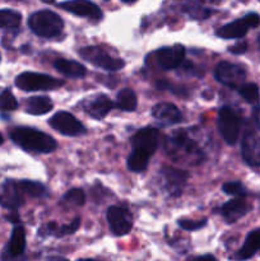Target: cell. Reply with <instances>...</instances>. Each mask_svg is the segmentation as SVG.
Returning a JSON list of instances; mask_svg holds the SVG:
<instances>
[{"mask_svg":"<svg viewBox=\"0 0 260 261\" xmlns=\"http://www.w3.org/2000/svg\"><path fill=\"white\" fill-rule=\"evenodd\" d=\"M160 132L155 127H144L135 133L130 139L132 154L127 158V168L132 172H143L147 170L150 157L158 148Z\"/></svg>","mask_w":260,"mask_h":261,"instance_id":"1","label":"cell"},{"mask_svg":"<svg viewBox=\"0 0 260 261\" xmlns=\"http://www.w3.org/2000/svg\"><path fill=\"white\" fill-rule=\"evenodd\" d=\"M165 150L173 162L184 166H198L204 160L201 148L184 130H177L166 138Z\"/></svg>","mask_w":260,"mask_h":261,"instance_id":"2","label":"cell"},{"mask_svg":"<svg viewBox=\"0 0 260 261\" xmlns=\"http://www.w3.org/2000/svg\"><path fill=\"white\" fill-rule=\"evenodd\" d=\"M10 139L28 152L50 153L58 147L55 139L41 130L33 127L19 126L10 132Z\"/></svg>","mask_w":260,"mask_h":261,"instance_id":"3","label":"cell"},{"mask_svg":"<svg viewBox=\"0 0 260 261\" xmlns=\"http://www.w3.org/2000/svg\"><path fill=\"white\" fill-rule=\"evenodd\" d=\"M242 160L250 167H260V120L259 106L254 107L251 122L246 127L241 142Z\"/></svg>","mask_w":260,"mask_h":261,"instance_id":"4","label":"cell"},{"mask_svg":"<svg viewBox=\"0 0 260 261\" xmlns=\"http://www.w3.org/2000/svg\"><path fill=\"white\" fill-rule=\"evenodd\" d=\"M28 25L35 35L43 38L59 36L64 28L61 17L51 10H40L28 18Z\"/></svg>","mask_w":260,"mask_h":261,"instance_id":"5","label":"cell"},{"mask_svg":"<svg viewBox=\"0 0 260 261\" xmlns=\"http://www.w3.org/2000/svg\"><path fill=\"white\" fill-rule=\"evenodd\" d=\"M64 81L47 74L24 71L15 78V86L24 92L36 91H54L64 86Z\"/></svg>","mask_w":260,"mask_h":261,"instance_id":"6","label":"cell"},{"mask_svg":"<svg viewBox=\"0 0 260 261\" xmlns=\"http://www.w3.org/2000/svg\"><path fill=\"white\" fill-rule=\"evenodd\" d=\"M217 126L221 137L228 145H235L241 132V119L232 107L224 106L219 110Z\"/></svg>","mask_w":260,"mask_h":261,"instance_id":"7","label":"cell"},{"mask_svg":"<svg viewBox=\"0 0 260 261\" xmlns=\"http://www.w3.org/2000/svg\"><path fill=\"white\" fill-rule=\"evenodd\" d=\"M79 55L93 66L106 71L121 70L125 65L122 59L114 58L98 46H86L79 50Z\"/></svg>","mask_w":260,"mask_h":261,"instance_id":"8","label":"cell"},{"mask_svg":"<svg viewBox=\"0 0 260 261\" xmlns=\"http://www.w3.org/2000/svg\"><path fill=\"white\" fill-rule=\"evenodd\" d=\"M260 24V15L256 13H249L244 18L233 20L231 23L222 25L217 31V36L224 40L232 38H242L247 33L250 28H255Z\"/></svg>","mask_w":260,"mask_h":261,"instance_id":"9","label":"cell"},{"mask_svg":"<svg viewBox=\"0 0 260 261\" xmlns=\"http://www.w3.org/2000/svg\"><path fill=\"white\" fill-rule=\"evenodd\" d=\"M214 76L223 86L231 89H239L246 79V71L237 64L221 61L214 69Z\"/></svg>","mask_w":260,"mask_h":261,"instance_id":"10","label":"cell"},{"mask_svg":"<svg viewBox=\"0 0 260 261\" xmlns=\"http://www.w3.org/2000/svg\"><path fill=\"white\" fill-rule=\"evenodd\" d=\"M48 124L54 130L66 137H81L87 133L84 125L68 111L56 112L48 120Z\"/></svg>","mask_w":260,"mask_h":261,"instance_id":"11","label":"cell"},{"mask_svg":"<svg viewBox=\"0 0 260 261\" xmlns=\"http://www.w3.org/2000/svg\"><path fill=\"white\" fill-rule=\"evenodd\" d=\"M106 217L110 229L115 236H125L132 231L133 218L127 209L122 208V206L112 205L107 209Z\"/></svg>","mask_w":260,"mask_h":261,"instance_id":"12","label":"cell"},{"mask_svg":"<svg viewBox=\"0 0 260 261\" xmlns=\"http://www.w3.org/2000/svg\"><path fill=\"white\" fill-rule=\"evenodd\" d=\"M161 177L163 181V188L172 198H177L183 194L184 186L189 178V173L184 170L163 166L161 170Z\"/></svg>","mask_w":260,"mask_h":261,"instance_id":"13","label":"cell"},{"mask_svg":"<svg viewBox=\"0 0 260 261\" xmlns=\"http://www.w3.org/2000/svg\"><path fill=\"white\" fill-rule=\"evenodd\" d=\"M24 194L20 191L17 181L7 180L0 184V205L5 209L17 211L24 204Z\"/></svg>","mask_w":260,"mask_h":261,"instance_id":"14","label":"cell"},{"mask_svg":"<svg viewBox=\"0 0 260 261\" xmlns=\"http://www.w3.org/2000/svg\"><path fill=\"white\" fill-rule=\"evenodd\" d=\"M186 50L183 45H173L157 51L158 66L163 70L177 69L185 60Z\"/></svg>","mask_w":260,"mask_h":261,"instance_id":"15","label":"cell"},{"mask_svg":"<svg viewBox=\"0 0 260 261\" xmlns=\"http://www.w3.org/2000/svg\"><path fill=\"white\" fill-rule=\"evenodd\" d=\"M59 7L71 14L79 15V17H87L91 19H101L102 18V12L98 5L89 0H66V2L60 3Z\"/></svg>","mask_w":260,"mask_h":261,"instance_id":"16","label":"cell"},{"mask_svg":"<svg viewBox=\"0 0 260 261\" xmlns=\"http://www.w3.org/2000/svg\"><path fill=\"white\" fill-rule=\"evenodd\" d=\"M252 205L246 201L245 196H235V199L227 201L221 208V214L227 223H235L251 211Z\"/></svg>","mask_w":260,"mask_h":261,"instance_id":"17","label":"cell"},{"mask_svg":"<svg viewBox=\"0 0 260 261\" xmlns=\"http://www.w3.org/2000/svg\"><path fill=\"white\" fill-rule=\"evenodd\" d=\"M152 116L162 126H172L183 121L180 110L170 102H161L152 109Z\"/></svg>","mask_w":260,"mask_h":261,"instance_id":"18","label":"cell"},{"mask_svg":"<svg viewBox=\"0 0 260 261\" xmlns=\"http://www.w3.org/2000/svg\"><path fill=\"white\" fill-rule=\"evenodd\" d=\"M82 106H83L86 114H88L89 116L96 120H102L110 114V111L114 107V103L105 94H96V96L84 99Z\"/></svg>","mask_w":260,"mask_h":261,"instance_id":"19","label":"cell"},{"mask_svg":"<svg viewBox=\"0 0 260 261\" xmlns=\"http://www.w3.org/2000/svg\"><path fill=\"white\" fill-rule=\"evenodd\" d=\"M81 226V218L76 217L69 224H64V226H58L54 222L45 224L43 227H41L38 229V234L41 237H48V236H55V237H64L68 236V234H73L74 232H76V229Z\"/></svg>","mask_w":260,"mask_h":261,"instance_id":"20","label":"cell"},{"mask_svg":"<svg viewBox=\"0 0 260 261\" xmlns=\"http://www.w3.org/2000/svg\"><path fill=\"white\" fill-rule=\"evenodd\" d=\"M260 250V228L249 232L241 249L236 252L235 259L239 261L249 260Z\"/></svg>","mask_w":260,"mask_h":261,"instance_id":"21","label":"cell"},{"mask_svg":"<svg viewBox=\"0 0 260 261\" xmlns=\"http://www.w3.org/2000/svg\"><path fill=\"white\" fill-rule=\"evenodd\" d=\"M54 66L59 73L69 78H83L87 75L86 66L74 60H66V59H56L54 61Z\"/></svg>","mask_w":260,"mask_h":261,"instance_id":"22","label":"cell"},{"mask_svg":"<svg viewBox=\"0 0 260 261\" xmlns=\"http://www.w3.org/2000/svg\"><path fill=\"white\" fill-rule=\"evenodd\" d=\"M25 249V231L22 226L14 227L10 236L8 252L12 257H18L24 252Z\"/></svg>","mask_w":260,"mask_h":261,"instance_id":"23","label":"cell"},{"mask_svg":"<svg viewBox=\"0 0 260 261\" xmlns=\"http://www.w3.org/2000/svg\"><path fill=\"white\" fill-rule=\"evenodd\" d=\"M54 103L51 98L45 96L31 97L25 101V111L31 115H45L53 110Z\"/></svg>","mask_w":260,"mask_h":261,"instance_id":"24","label":"cell"},{"mask_svg":"<svg viewBox=\"0 0 260 261\" xmlns=\"http://www.w3.org/2000/svg\"><path fill=\"white\" fill-rule=\"evenodd\" d=\"M18 186H19L20 191H22L24 195L31 196V198H45L47 196L48 191L45 188V185H42L41 182L37 181H30V180H20L17 181Z\"/></svg>","mask_w":260,"mask_h":261,"instance_id":"25","label":"cell"},{"mask_svg":"<svg viewBox=\"0 0 260 261\" xmlns=\"http://www.w3.org/2000/svg\"><path fill=\"white\" fill-rule=\"evenodd\" d=\"M116 106L122 111H134L138 106V98L132 88H124L117 93Z\"/></svg>","mask_w":260,"mask_h":261,"instance_id":"26","label":"cell"},{"mask_svg":"<svg viewBox=\"0 0 260 261\" xmlns=\"http://www.w3.org/2000/svg\"><path fill=\"white\" fill-rule=\"evenodd\" d=\"M22 15L19 12L12 9H0V28L12 30L20 24Z\"/></svg>","mask_w":260,"mask_h":261,"instance_id":"27","label":"cell"},{"mask_svg":"<svg viewBox=\"0 0 260 261\" xmlns=\"http://www.w3.org/2000/svg\"><path fill=\"white\" fill-rule=\"evenodd\" d=\"M239 93L247 103L252 105V106H259L260 102V91L259 87L255 83H244L239 89Z\"/></svg>","mask_w":260,"mask_h":261,"instance_id":"28","label":"cell"},{"mask_svg":"<svg viewBox=\"0 0 260 261\" xmlns=\"http://www.w3.org/2000/svg\"><path fill=\"white\" fill-rule=\"evenodd\" d=\"M63 201L71 206H82L86 201V195H84V191L82 189H70L63 196Z\"/></svg>","mask_w":260,"mask_h":261,"instance_id":"29","label":"cell"},{"mask_svg":"<svg viewBox=\"0 0 260 261\" xmlns=\"http://www.w3.org/2000/svg\"><path fill=\"white\" fill-rule=\"evenodd\" d=\"M18 107V102L9 88L0 92V111H13Z\"/></svg>","mask_w":260,"mask_h":261,"instance_id":"30","label":"cell"},{"mask_svg":"<svg viewBox=\"0 0 260 261\" xmlns=\"http://www.w3.org/2000/svg\"><path fill=\"white\" fill-rule=\"evenodd\" d=\"M222 190L227 195L232 196H245L247 193L246 188L240 181H228V182H224L223 186H222Z\"/></svg>","mask_w":260,"mask_h":261,"instance_id":"31","label":"cell"},{"mask_svg":"<svg viewBox=\"0 0 260 261\" xmlns=\"http://www.w3.org/2000/svg\"><path fill=\"white\" fill-rule=\"evenodd\" d=\"M177 223L185 231H198V229L205 227L206 219H201V221H186V219H180Z\"/></svg>","mask_w":260,"mask_h":261,"instance_id":"32","label":"cell"},{"mask_svg":"<svg viewBox=\"0 0 260 261\" xmlns=\"http://www.w3.org/2000/svg\"><path fill=\"white\" fill-rule=\"evenodd\" d=\"M246 51H247V43L245 42V41H241V42L236 43V45L229 47V53L235 54V55H241V54L246 53Z\"/></svg>","mask_w":260,"mask_h":261,"instance_id":"33","label":"cell"},{"mask_svg":"<svg viewBox=\"0 0 260 261\" xmlns=\"http://www.w3.org/2000/svg\"><path fill=\"white\" fill-rule=\"evenodd\" d=\"M190 261H217V259L213 255H201V256L194 257Z\"/></svg>","mask_w":260,"mask_h":261,"instance_id":"34","label":"cell"},{"mask_svg":"<svg viewBox=\"0 0 260 261\" xmlns=\"http://www.w3.org/2000/svg\"><path fill=\"white\" fill-rule=\"evenodd\" d=\"M7 219L9 222H12V223H18V222H19V217H18L15 213L12 214V216H8Z\"/></svg>","mask_w":260,"mask_h":261,"instance_id":"35","label":"cell"},{"mask_svg":"<svg viewBox=\"0 0 260 261\" xmlns=\"http://www.w3.org/2000/svg\"><path fill=\"white\" fill-rule=\"evenodd\" d=\"M46 261H69V260L65 259V257H61V256H50V257H47V260Z\"/></svg>","mask_w":260,"mask_h":261,"instance_id":"36","label":"cell"},{"mask_svg":"<svg viewBox=\"0 0 260 261\" xmlns=\"http://www.w3.org/2000/svg\"><path fill=\"white\" fill-rule=\"evenodd\" d=\"M76 261H98V260H94V259H79Z\"/></svg>","mask_w":260,"mask_h":261,"instance_id":"37","label":"cell"},{"mask_svg":"<svg viewBox=\"0 0 260 261\" xmlns=\"http://www.w3.org/2000/svg\"><path fill=\"white\" fill-rule=\"evenodd\" d=\"M121 2H124V3H134V2H137V0H121Z\"/></svg>","mask_w":260,"mask_h":261,"instance_id":"38","label":"cell"},{"mask_svg":"<svg viewBox=\"0 0 260 261\" xmlns=\"http://www.w3.org/2000/svg\"><path fill=\"white\" fill-rule=\"evenodd\" d=\"M3 142H4V139H3V135H2V134H0V145H2V144H3Z\"/></svg>","mask_w":260,"mask_h":261,"instance_id":"39","label":"cell"}]
</instances>
